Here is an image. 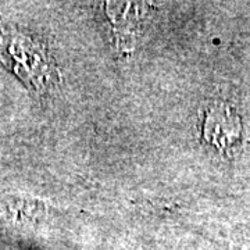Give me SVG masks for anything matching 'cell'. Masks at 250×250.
<instances>
[{"mask_svg": "<svg viewBox=\"0 0 250 250\" xmlns=\"http://www.w3.org/2000/svg\"><path fill=\"white\" fill-rule=\"evenodd\" d=\"M0 56L9 60V67L16 70L20 77L39 88L52 77L50 64L45 50L35 42L22 36L9 35L0 41Z\"/></svg>", "mask_w": 250, "mask_h": 250, "instance_id": "1", "label": "cell"}, {"mask_svg": "<svg viewBox=\"0 0 250 250\" xmlns=\"http://www.w3.org/2000/svg\"><path fill=\"white\" fill-rule=\"evenodd\" d=\"M203 139L227 156H233L243 142V125L236 110L225 103L207 110L203 125Z\"/></svg>", "mask_w": 250, "mask_h": 250, "instance_id": "2", "label": "cell"}]
</instances>
